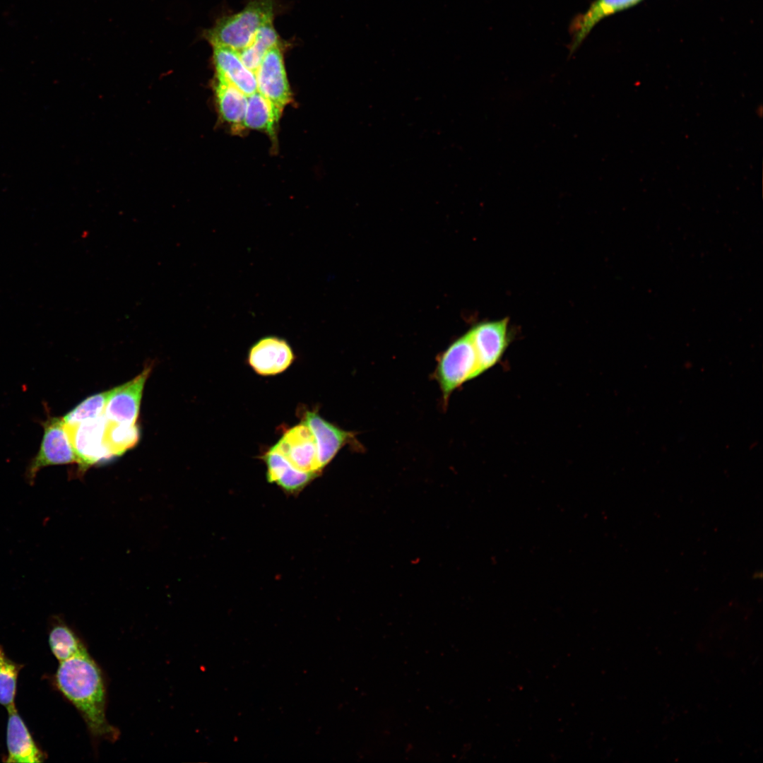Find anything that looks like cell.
<instances>
[{
	"instance_id": "11",
	"label": "cell",
	"mask_w": 763,
	"mask_h": 763,
	"mask_svg": "<svg viewBox=\"0 0 763 763\" xmlns=\"http://www.w3.org/2000/svg\"><path fill=\"white\" fill-rule=\"evenodd\" d=\"M294 360L292 348L288 341L275 336L260 338L249 348L248 353L249 366L262 376L282 373Z\"/></svg>"
},
{
	"instance_id": "9",
	"label": "cell",
	"mask_w": 763,
	"mask_h": 763,
	"mask_svg": "<svg viewBox=\"0 0 763 763\" xmlns=\"http://www.w3.org/2000/svg\"><path fill=\"white\" fill-rule=\"evenodd\" d=\"M151 369V365L146 366L133 379L111 389L104 412L108 421L136 424L143 388Z\"/></svg>"
},
{
	"instance_id": "5",
	"label": "cell",
	"mask_w": 763,
	"mask_h": 763,
	"mask_svg": "<svg viewBox=\"0 0 763 763\" xmlns=\"http://www.w3.org/2000/svg\"><path fill=\"white\" fill-rule=\"evenodd\" d=\"M107 422L102 415L75 425L64 424L77 457L75 475H83L90 466L113 457L105 442Z\"/></svg>"
},
{
	"instance_id": "1",
	"label": "cell",
	"mask_w": 763,
	"mask_h": 763,
	"mask_svg": "<svg viewBox=\"0 0 763 763\" xmlns=\"http://www.w3.org/2000/svg\"><path fill=\"white\" fill-rule=\"evenodd\" d=\"M57 690L78 711L95 742H114L118 728L107 720V688L104 673L90 653L59 662L54 675Z\"/></svg>"
},
{
	"instance_id": "12",
	"label": "cell",
	"mask_w": 763,
	"mask_h": 763,
	"mask_svg": "<svg viewBox=\"0 0 763 763\" xmlns=\"http://www.w3.org/2000/svg\"><path fill=\"white\" fill-rule=\"evenodd\" d=\"M261 459L266 465L267 481L275 483L289 495H298L318 476L297 469L271 446L261 455Z\"/></svg>"
},
{
	"instance_id": "21",
	"label": "cell",
	"mask_w": 763,
	"mask_h": 763,
	"mask_svg": "<svg viewBox=\"0 0 763 763\" xmlns=\"http://www.w3.org/2000/svg\"><path fill=\"white\" fill-rule=\"evenodd\" d=\"M111 389L90 396L66 413L63 421L66 425H75L104 415Z\"/></svg>"
},
{
	"instance_id": "10",
	"label": "cell",
	"mask_w": 763,
	"mask_h": 763,
	"mask_svg": "<svg viewBox=\"0 0 763 763\" xmlns=\"http://www.w3.org/2000/svg\"><path fill=\"white\" fill-rule=\"evenodd\" d=\"M257 91L283 109L289 102L290 90L279 46L271 49L255 71Z\"/></svg>"
},
{
	"instance_id": "15",
	"label": "cell",
	"mask_w": 763,
	"mask_h": 763,
	"mask_svg": "<svg viewBox=\"0 0 763 763\" xmlns=\"http://www.w3.org/2000/svg\"><path fill=\"white\" fill-rule=\"evenodd\" d=\"M643 0H595L587 11L575 18L571 25L572 53L591 29L603 18L636 6Z\"/></svg>"
},
{
	"instance_id": "8",
	"label": "cell",
	"mask_w": 763,
	"mask_h": 763,
	"mask_svg": "<svg viewBox=\"0 0 763 763\" xmlns=\"http://www.w3.org/2000/svg\"><path fill=\"white\" fill-rule=\"evenodd\" d=\"M508 324V318H504L480 323L468 331L478 357L479 375L495 366L507 350Z\"/></svg>"
},
{
	"instance_id": "6",
	"label": "cell",
	"mask_w": 763,
	"mask_h": 763,
	"mask_svg": "<svg viewBox=\"0 0 763 763\" xmlns=\"http://www.w3.org/2000/svg\"><path fill=\"white\" fill-rule=\"evenodd\" d=\"M301 422L307 425L315 437L320 467L322 471L345 445L360 448L355 433L344 430L326 420L314 408L300 407L297 410Z\"/></svg>"
},
{
	"instance_id": "17",
	"label": "cell",
	"mask_w": 763,
	"mask_h": 763,
	"mask_svg": "<svg viewBox=\"0 0 763 763\" xmlns=\"http://www.w3.org/2000/svg\"><path fill=\"white\" fill-rule=\"evenodd\" d=\"M215 79V97L222 118L233 125H242L247 96L227 81Z\"/></svg>"
},
{
	"instance_id": "18",
	"label": "cell",
	"mask_w": 763,
	"mask_h": 763,
	"mask_svg": "<svg viewBox=\"0 0 763 763\" xmlns=\"http://www.w3.org/2000/svg\"><path fill=\"white\" fill-rule=\"evenodd\" d=\"M49 644L51 651L59 662L88 652L79 636L61 621H58L51 629Z\"/></svg>"
},
{
	"instance_id": "3",
	"label": "cell",
	"mask_w": 763,
	"mask_h": 763,
	"mask_svg": "<svg viewBox=\"0 0 763 763\" xmlns=\"http://www.w3.org/2000/svg\"><path fill=\"white\" fill-rule=\"evenodd\" d=\"M434 376L445 403L453 391L479 376L478 357L469 332L454 341L442 353Z\"/></svg>"
},
{
	"instance_id": "2",
	"label": "cell",
	"mask_w": 763,
	"mask_h": 763,
	"mask_svg": "<svg viewBox=\"0 0 763 763\" xmlns=\"http://www.w3.org/2000/svg\"><path fill=\"white\" fill-rule=\"evenodd\" d=\"M273 16V0H251L242 11L218 19L203 35L212 47L239 52L261 26L272 21Z\"/></svg>"
},
{
	"instance_id": "20",
	"label": "cell",
	"mask_w": 763,
	"mask_h": 763,
	"mask_svg": "<svg viewBox=\"0 0 763 763\" xmlns=\"http://www.w3.org/2000/svg\"><path fill=\"white\" fill-rule=\"evenodd\" d=\"M138 439L139 431L136 424H119L107 420L105 442L112 456L123 454L134 447Z\"/></svg>"
},
{
	"instance_id": "16",
	"label": "cell",
	"mask_w": 763,
	"mask_h": 763,
	"mask_svg": "<svg viewBox=\"0 0 763 763\" xmlns=\"http://www.w3.org/2000/svg\"><path fill=\"white\" fill-rule=\"evenodd\" d=\"M282 109L258 91L247 96L242 125L247 128L272 133Z\"/></svg>"
},
{
	"instance_id": "7",
	"label": "cell",
	"mask_w": 763,
	"mask_h": 763,
	"mask_svg": "<svg viewBox=\"0 0 763 763\" xmlns=\"http://www.w3.org/2000/svg\"><path fill=\"white\" fill-rule=\"evenodd\" d=\"M271 447L297 469L321 474L315 437L304 424L301 422L286 430Z\"/></svg>"
},
{
	"instance_id": "13",
	"label": "cell",
	"mask_w": 763,
	"mask_h": 763,
	"mask_svg": "<svg viewBox=\"0 0 763 763\" xmlns=\"http://www.w3.org/2000/svg\"><path fill=\"white\" fill-rule=\"evenodd\" d=\"M6 762L36 763L45 760V754L31 736L15 706L7 709Z\"/></svg>"
},
{
	"instance_id": "14",
	"label": "cell",
	"mask_w": 763,
	"mask_h": 763,
	"mask_svg": "<svg viewBox=\"0 0 763 763\" xmlns=\"http://www.w3.org/2000/svg\"><path fill=\"white\" fill-rule=\"evenodd\" d=\"M213 61L215 77L227 81L247 96L257 91L255 72L244 64L237 52L213 47Z\"/></svg>"
},
{
	"instance_id": "4",
	"label": "cell",
	"mask_w": 763,
	"mask_h": 763,
	"mask_svg": "<svg viewBox=\"0 0 763 763\" xmlns=\"http://www.w3.org/2000/svg\"><path fill=\"white\" fill-rule=\"evenodd\" d=\"M44 433L40 449L29 463L26 480L33 485L38 472L49 466L77 464V457L62 418H48L42 422Z\"/></svg>"
},
{
	"instance_id": "22",
	"label": "cell",
	"mask_w": 763,
	"mask_h": 763,
	"mask_svg": "<svg viewBox=\"0 0 763 763\" xmlns=\"http://www.w3.org/2000/svg\"><path fill=\"white\" fill-rule=\"evenodd\" d=\"M22 665L11 660L0 646V704L8 709L15 706L17 680Z\"/></svg>"
},
{
	"instance_id": "19",
	"label": "cell",
	"mask_w": 763,
	"mask_h": 763,
	"mask_svg": "<svg viewBox=\"0 0 763 763\" xmlns=\"http://www.w3.org/2000/svg\"><path fill=\"white\" fill-rule=\"evenodd\" d=\"M279 42L278 35L271 21L261 26L249 44L238 53L244 64L255 72L266 54L279 46Z\"/></svg>"
}]
</instances>
